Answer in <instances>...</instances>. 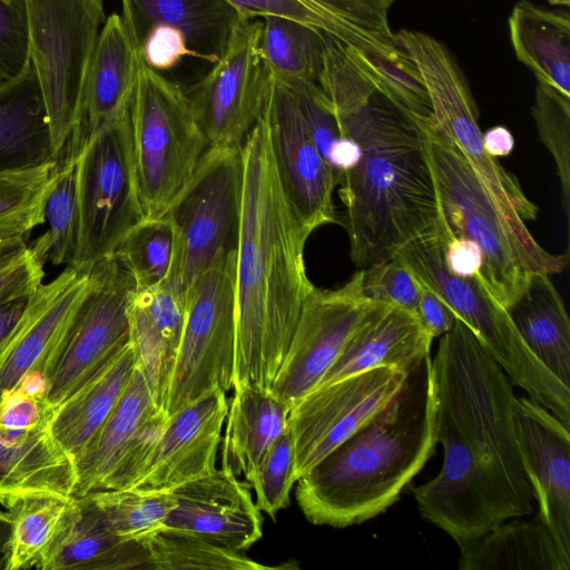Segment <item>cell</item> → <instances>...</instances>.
Returning a JSON list of instances; mask_svg holds the SVG:
<instances>
[{"instance_id": "1", "label": "cell", "mask_w": 570, "mask_h": 570, "mask_svg": "<svg viewBox=\"0 0 570 570\" xmlns=\"http://www.w3.org/2000/svg\"><path fill=\"white\" fill-rule=\"evenodd\" d=\"M439 473L413 489L421 517L463 548L533 513L513 422L515 394L500 364L460 318L431 362Z\"/></svg>"}, {"instance_id": "2", "label": "cell", "mask_w": 570, "mask_h": 570, "mask_svg": "<svg viewBox=\"0 0 570 570\" xmlns=\"http://www.w3.org/2000/svg\"><path fill=\"white\" fill-rule=\"evenodd\" d=\"M243 153L245 181L235 264L234 386L253 384L271 390L303 305L315 287L304 258L311 234L279 184L263 117L245 138Z\"/></svg>"}, {"instance_id": "3", "label": "cell", "mask_w": 570, "mask_h": 570, "mask_svg": "<svg viewBox=\"0 0 570 570\" xmlns=\"http://www.w3.org/2000/svg\"><path fill=\"white\" fill-rule=\"evenodd\" d=\"M361 156L340 183L350 257L358 269L392 259L443 217L419 118L375 91L336 117Z\"/></svg>"}, {"instance_id": "4", "label": "cell", "mask_w": 570, "mask_h": 570, "mask_svg": "<svg viewBox=\"0 0 570 570\" xmlns=\"http://www.w3.org/2000/svg\"><path fill=\"white\" fill-rule=\"evenodd\" d=\"M428 355L392 401L297 481L296 502L315 525L346 528L385 512L434 452L435 402Z\"/></svg>"}, {"instance_id": "5", "label": "cell", "mask_w": 570, "mask_h": 570, "mask_svg": "<svg viewBox=\"0 0 570 570\" xmlns=\"http://www.w3.org/2000/svg\"><path fill=\"white\" fill-rule=\"evenodd\" d=\"M417 118L443 216L454 237L479 248V279L488 292L508 308L523 293L533 274L562 272L568 255L542 256L529 249L455 141L433 117Z\"/></svg>"}, {"instance_id": "6", "label": "cell", "mask_w": 570, "mask_h": 570, "mask_svg": "<svg viewBox=\"0 0 570 570\" xmlns=\"http://www.w3.org/2000/svg\"><path fill=\"white\" fill-rule=\"evenodd\" d=\"M451 236L443 216L433 232L410 242L394 257L473 331L512 384L570 428V386L530 351L507 308L478 278L458 276L448 269L444 249Z\"/></svg>"}, {"instance_id": "7", "label": "cell", "mask_w": 570, "mask_h": 570, "mask_svg": "<svg viewBox=\"0 0 570 570\" xmlns=\"http://www.w3.org/2000/svg\"><path fill=\"white\" fill-rule=\"evenodd\" d=\"M129 119L144 213L160 217L210 145L185 90L139 56Z\"/></svg>"}, {"instance_id": "8", "label": "cell", "mask_w": 570, "mask_h": 570, "mask_svg": "<svg viewBox=\"0 0 570 570\" xmlns=\"http://www.w3.org/2000/svg\"><path fill=\"white\" fill-rule=\"evenodd\" d=\"M28 52L42 94L53 150L79 124L90 60L107 19L105 0H23Z\"/></svg>"}, {"instance_id": "9", "label": "cell", "mask_w": 570, "mask_h": 570, "mask_svg": "<svg viewBox=\"0 0 570 570\" xmlns=\"http://www.w3.org/2000/svg\"><path fill=\"white\" fill-rule=\"evenodd\" d=\"M395 39L422 76L432 117L462 150L510 227L533 253L550 255L525 225L537 218L538 207L525 196L518 179L484 149L478 108L454 56L444 43L422 31L401 29Z\"/></svg>"}, {"instance_id": "10", "label": "cell", "mask_w": 570, "mask_h": 570, "mask_svg": "<svg viewBox=\"0 0 570 570\" xmlns=\"http://www.w3.org/2000/svg\"><path fill=\"white\" fill-rule=\"evenodd\" d=\"M78 242L70 266L89 271L111 257L142 222L129 111L102 126L76 158Z\"/></svg>"}, {"instance_id": "11", "label": "cell", "mask_w": 570, "mask_h": 570, "mask_svg": "<svg viewBox=\"0 0 570 570\" xmlns=\"http://www.w3.org/2000/svg\"><path fill=\"white\" fill-rule=\"evenodd\" d=\"M245 181L243 145L209 146L164 214L177 237L175 277L189 286L237 249Z\"/></svg>"}, {"instance_id": "12", "label": "cell", "mask_w": 570, "mask_h": 570, "mask_svg": "<svg viewBox=\"0 0 570 570\" xmlns=\"http://www.w3.org/2000/svg\"><path fill=\"white\" fill-rule=\"evenodd\" d=\"M235 264L236 250L220 255L187 291L186 322L165 401L168 415L214 387H234Z\"/></svg>"}, {"instance_id": "13", "label": "cell", "mask_w": 570, "mask_h": 570, "mask_svg": "<svg viewBox=\"0 0 570 570\" xmlns=\"http://www.w3.org/2000/svg\"><path fill=\"white\" fill-rule=\"evenodd\" d=\"M137 285L114 256L89 271L86 294L49 363L46 400L56 410L129 342V304Z\"/></svg>"}, {"instance_id": "14", "label": "cell", "mask_w": 570, "mask_h": 570, "mask_svg": "<svg viewBox=\"0 0 570 570\" xmlns=\"http://www.w3.org/2000/svg\"><path fill=\"white\" fill-rule=\"evenodd\" d=\"M262 26L240 17L220 59L185 90L210 146L243 145L264 112L272 77L259 52Z\"/></svg>"}, {"instance_id": "15", "label": "cell", "mask_w": 570, "mask_h": 570, "mask_svg": "<svg viewBox=\"0 0 570 570\" xmlns=\"http://www.w3.org/2000/svg\"><path fill=\"white\" fill-rule=\"evenodd\" d=\"M358 269L335 289L314 287L299 314L272 393L291 409L317 387L352 335L371 317L380 302L362 289Z\"/></svg>"}, {"instance_id": "16", "label": "cell", "mask_w": 570, "mask_h": 570, "mask_svg": "<svg viewBox=\"0 0 570 570\" xmlns=\"http://www.w3.org/2000/svg\"><path fill=\"white\" fill-rule=\"evenodd\" d=\"M407 372L381 366L320 386L289 411L294 480L385 407L402 389Z\"/></svg>"}, {"instance_id": "17", "label": "cell", "mask_w": 570, "mask_h": 570, "mask_svg": "<svg viewBox=\"0 0 570 570\" xmlns=\"http://www.w3.org/2000/svg\"><path fill=\"white\" fill-rule=\"evenodd\" d=\"M121 6L138 56L158 72L185 57L216 63L240 18L227 0H121Z\"/></svg>"}, {"instance_id": "18", "label": "cell", "mask_w": 570, "mask_h": 570, "mask_svg": "<svg viewBox=\"0 0 570 570\" xmlns=\"http://www.w3.org/2000/svg\"><path fill=\"white\" fill-rule=\"evenodd\" d=\"M138 365L112 411L75 460L73 497L130 487L168 421Z\"/></svg>"}, {"instance_id": "19", "label": "cell", "mask_w": 570, "mask_h": 570, "mask_svg": "<svg viewBox=\"0 0 570 570\" xmlns=\"http://www.w3.org/2000/svg\"><path fill=\"white\" fill-rule=\"evenodd\" d=\"M262 117L279 184L302 225L312 234L338 223L333 200L338 180L314 144L293 95L274 77Z\"/></svg>"}, {"instance_id": "20", "label": "cell", "mask_w": 570, "mask_h": 570, "mask_svg": "<svg viewBox=\"0 0 570 570\" xmlns=\"http://www.w3.org/2000/svg\"><path fill=\"white\" fill-rule=\"evenodd\" d=\"M89 271L68 266L31 293L23 315L0 350V402L28 381L40 383L46 392L45 372L86 294Z\"/></svg>"}, {"instance_id": "21", "label": "cell", "mask_w": 570, "mask_h": 570, "mask_svg": "<svg viewBox=\"0 0 570 570\" xmlns=\"http://www.w3.org/2000/svg\"><path fill=\"white\" fill-rule=\"evenodd\" d=\"M513 422L519 449L538 503L537 515L570 561V433L549 410L517 396Z\"/></svg>"}, {"instance_id": "22", "label": "cell", "mask_w": 570, "mask_h": 570, "mask_svg": "<svg viewBox=\"0 0 570 570\" xmlns=\"http://www.w3.org/2000/svg\"><path fill=\"white\" fill-rule=\"evenodd\" d=\"M227 411L226 391L217 386L170 414L142 471L128 488L171 491L212 473Z\"/></svg>"}, {"instance_id": "23", "label": "cell", "mask_w": 570, "mask_h": 570, "mask_svg": "<svg viewBox=\"0 0 570 570\" xmlns=\"http://www.w3.org/2000/svg\"><path fill=\"white\" fill-rule=\"evenodd\" d=\"M175 507L165 528L188 531L243 552L263 535V519L248 482L222 462L212 473L171 490Z\"/></svg>"}, {"instance_id": "24", "label": "cell", "mask_w": 570, "mask_h": 570, "mask_svg": "<svg viewBox=\"0 0 570 570\" xmlns=\"http://www.w3.org/2000/svg\"><path fill=\"white\" fill-rule=\"evenodd\" d=\"M138 73V53L121 16L107 17L86 78L81 116L59 158L75 159L105 125L130 108Z\"/></svg>"}, {"instance_id": "25", "label": "cell", "mask_w": 570, "mask_h": 570, "mask_svg": "<svg viewBox=\"0 0 570 570\" xmlns=\"http://www.w3.org/2000/svg\"><path fill=\"white\" fill-rule=\"evenodd\" d=\"M187 314V294L171 276L137 288L129 304L130 342L156 401L165 407Z\"/></svg>"}, {"instance_id": "26", "label": "cell", "mask_w": 570, "mask_h": 570, "mask_svg": "<svg viewBox=\"0 0 570 570\" xmlns=\"http://www.w3.org/2000/svg\"><path fill=\"white\" fill-rule=\"evenodd\" d=\"M432 341L416 313L380 302L371 317L347 341L317 387L381 366L409 372L430 355Z\"/></svg>"}, {"instance_id": "27", "label": "cell", "mask_w": 570, "mask_h": 570, "mask_svg": "<svg viewBox=\"0 0 570 570\" xmlns=\"http://www.w3.org/2000/svg\"><path fill=\"white\" fill-rule=\"evenodd\" d=\"M49 426L24 435L0 433V503L7 509L29 497L72 495L75 462Z\"/></svg>"}, {"instance_id": "28", "label": "cell", "mask_w": 570, "mask_h": 570, "mask_svg": "<svg viewBox=\"0 0 570 570\" xmlns=\"http://www.w3.org/2000/svg\"><path fill=\"white\" fill-rule=\"evenodd\" d=\"M56 160L42 94L29 61L14 77L0 80V173Z\"/></svg>"}, {"instance_id": "29", "label": "cell", "mask_w": 570, "mask_h": 570, "mask_svg": "<svg viewBox=\"0 0 570 570\" xmlns=\"http://www.w3.org/2000/svg\"><path fill=\"white\" fill-rule=\"evenodd\" d=\"M233 390L225 420L222 462L248 482L272 444L287 429L291 407L268 389L239 384Z\"/></svg>"}, {"instance_id": "30", "label": "cell", "mask_w": 570, "mask_h": 570, "mask_svg": "<svg viewBox=\"0 0 570 570\" xmlns=\"http://www.w3.org/2000/svg\"><path fill=\"white\" fill-rule=\"evenodd\" d=\"M136 365V353L129 342L107 365L55 410L50 431L73 462L112 411Z\"/></svg>"}, {"instance_id": "31", "label": "cell", "mask_w": 570, "mask_h": 570, "mask_svg": "<svg viewBox=\"0 0 570 570\" xmlns=\"http://www.w3.org/2000/svg\"><path fill=\"white\" fill-rule=\"evenodd\" d=\"M8 510L12 523L2 568L46 570L78 519L80 502L73 495H36Z\"/></svg>"}, {"instance_id": "32", "label": "cell", "mask_w": 570, "mask_h": 570, "mask_svg": "<svg viewBox=\"0 0 570 570\" xmlns=\"http://www.w3.org/2000/svg\"><path fill=\"white\" fill-rule=\"evenodd\" d=\"M508 24L518 60L538 80L570 97L569 13L520 0L514 4Z\"/></svg>"}, {"instance_id": "33", "label": "cell", "mask_w": 570, "mask_h": 570, "mask_svg": "<svg viewBox=\"0 0 570 570\" xmlns=\"http://www.w3.org/2000/svg\"><path fill=\"white\" fill-rule=\"evenodd\" d=\"M460 550V570L570 569V561L538 515L504 521Z\"/></svg>"}, {"instance_id": "34", "label": "cell", "mask_w": 570, "mask_h": 570, "mask_svg": "<svg viewBox=\"0 0 570 570\" xmlns=\"http://www.w3.org/2000/svg\"><path fill=\"white\" fill-rule=\"evenodd\" d=\"M507 311L530 351L570 386V321L550 275L533 274Z\"/></svg>"}, {"instance_id": "35", "label": "cell", "mask_w": 570, "mask_h": 570, "mask_svg": "<svg viewBox=\"0 0 570 570\" xmlns=\"http://www.w3.org/2000/svg\"><path fill=\"white\" fill-rule=\"evenodd\" d=\"M77 498L78 519L46 570L149 569L145 542L117 535L86 495Z\"/></svg>"}, {"instance_id": "36", "label": "cell", "mask_w": 570, "mask_h": 570, "mask_svg": "<svg viewBox=\"0 0 570 570\" xmlns=\"http://www.w3.org/2000/svg\"><path fill=\"white\" fill-rule=\"evenodd\" d=\"M261 56L281 81L316 82L323 61L324 32L279 17L262 19Z\"/></svg>"}, {"instance_id": "37", "label": "cell", "mask_w": 570, "mask_h": 570, "mask_svg": "<svg viewBox=\"0 0 570 570\" xmlns=\"http://www.w3.org/2000/svg\"><path fill=\"white\" fill-rule=\"evenodd\" d=\"M149 556V569L265 570L264 566L243 552L232 550L188 531L161 528L144 541Z\"/></svg>"}, {"instance_id": "38", "label": "cell", "mask_w": 570, "mask_h": 570, "mask_svg": "<svg viewBox=\"0 0 570 570\" xmlns=\"http://www.w3.org/2000/svg\"><path fill=\"white\" fill-rule=\"evenodd\" d=\"M86 497L114 533L142 542L164 528L175 507L171 491L124 488L94 491Z\"/></svg>"}, {"instance_id": "39", "label": "cell", "mask_w": 570, "mask_h": 570, "mask_svg": "<svg viewBox=\"0 0 570 570\" xmlns=\"http://www.w3.org/2000/svg\"><path fill=\"white\" fill-rule=\"evenodd\" d=\"M45 218L49 228L30 247L45 264L73 262L78 242L77 161L57 159L53 181L45 203Z\"/></svg>"}, {"instance_id": "40", "label": "cell", "mask_w": 570, "mask_h": 570, "mask_svg": "<svg viewBox=\"0 0 570 570\" xmlns=\"http://www.w3.org/2000/svg\"><path fill=\"white\" fill-rule=\"evenodd\" d=\"M345 46L377 91L416 117L433 116L422 76L413 59L399 43L397 48L389 52Z\"/></svg>"}, {"instance_id": "41", "label": "cell", "mask_w": 570, "mask_h": 570, "mask_svg": "<svg viewBox=\"0 0 570 570\" xmlns=\"http://www.w3.org/2000/svg\"><path fill=\"white\" fill-rule=\"evenodd\" d=\"M56 161L0 173V244L24 236L46 222L45 203Z\"/></svg>"}, {"instance_id": "42", "label": "cell", "mask_w": 570, "mask_h": 570, "mask_svg": "<svg viewBox=\"0 0 570 570\" xmlns=\"http://www.w3.org/2000/svg\"><path fill=\"white\" fill-rule=\"evenodd\" d=\"M176 254L175 228L163 215L135 226L112 256L130 273L137 288H145L175 277Z\"/></svg>"}, {"instance_id": "43", "label": "cell", "mask_w": 570, "mask_h": 570, "mask_svg": "<svg viewBox=\"0 0 570 570\" xmlns=\"http://www.w3.org/2000/svg\"><path fill=\"white\" fill-rule=\"evenodd\" d=\"M333 28L345 45L389 52L397 48L389 22L396 0H304Z\"/></svg>"}, {"instance_id": "44", "label": "cell", "mask_w": 570, "mask_h": 570, "mask_svg": "<svg viewBox=\"0 0 570 570\" xmlns=\"http://www.w3.org/2000/svg\"><path fill=\"white\" fill-rule=\"evenodd\" d=\"M316 83L336 117L360 110L376 91L345 43L325 32L322 68Z\"/></svg>"}, {"instance_id": "45", "label": "cell", "mask_w": 570, "mask_h": 570, "mask_svg": "<svg viewBox=\"0 0 570 570\" xmlns=\"http://www.w3.org/2000/svg\"><path fill=\"white\" fill-rule=\"evenodd\" d=\"M532 117L539 139L552 156L561 183L563 209L570 217V97L537 79Z\"/></svg>"}, {"instance_id": "46", "label": "cell", "mask_w": 570, "mask_h": 570, "mask_svg": "<svg viewBox=\"0 0 570 570\" xmlns=\"http://www.w3.org/2000/svg\"><path fill=\"white\" fill-rule=\"evenodd\" d=\"M294 460V442L287 426L248 481L254 489L257 508L271 517L289 503V493L295 483Z\"/></svg>"}, {"instance_id": "47", "label": "cell", "mask_w": 570, "mask_h": 570, "mask_svg": "<svg viewBox=\"0 0 570 570\" xmlns=\"http://www.w3.org/2000/svg\"><path fill=\"white\" fill-rule=\"evenodd\" d=\"M278 81L293 95L314 144L331 168L333 153L343 135L328 100L316 82Z\"/></svg>"}, {"instance_id": "48", "label": "cell", "mask_w": 570, "mask_h": 570, "mask_svg": "<svg viewBox=\"0 0 570 570\" xmlns=\"http://www.w3.org/2000/svg\"><path fill=\"white\" fill-rule=\"evenodd\" d=\"M364 295L417 314L419 287L414 274L397 258L363 268Z\"/></svg>"}, {"instance_id": "49", "label": "cell", "mask_w": 570, "mask_h": 570, "mask_svg": "<svg viewBox=\"0 0 570 570\" xmlns=\"http://www.w3.org/2000/svg\"><path fill=\"white\" fill-rule=\"evenodd\" d=\"M30 61L23 0H0V80L18 75Z\"/></svg>"}, {"instance_id": "50", "label": "cell", "mask_w": 570, "mask_h": 570, "mask_svg": "<svg viewBox=\"0 0 570 570\" xmlns=\"http://www.w3.org/2000/svg\"><path fill=\"white\" fill-rule=\"evenodd\" d=\"M55 410L45 395L17 389L0 402V433L24 435L50 425Z\"/></svg>"}, {"instance_id": "51", "label": "cell", "mask_w": 570, "mask_h": 570, "mask_svg": "<svg viewBox=\"0 0 570 570\" xmlns=\"http://www.w3.org/2000/svg\"><path fill=\"white\" fill-rule=\"evenodd\" d=\"M43 276V263L28 246L1 257L0 299L31 294Z\"/></svg>"}, {"instance_id": "52", "label": "cell", "mask_w": 570, "mask_h": 570, "mask_svg": "<svg viewBox=\"0 0 570 570\" xmlns=\"http://www.w3.org/2000/svg\"><path fill=\"white\" fill-rule=\"evenodd\" d=\"M244 18L279 17L334 36L328 21L304 0H227Z\"/></svg>"}, {"instance_id": "53", "label": "cell", "mask_w": 570, "mask_h": 570, "mask_svg": "<svg viewBox=\"0 0 570 570\" xmlns=\"http://www.w3.org/2000/svg\"><path fill=\"white\" fill-rule=\"evenodd\" d=\"M417 287V315L432 338H440L453 328L458 316L442 298L419 279Z\"/></svg>"}, {"instance_id": "54", "label": "cell", "mask_w": 570, "mask_h": 570, "mask_svg": "<svg viewBox=\"0 0 570 570\" xmlns=\"http://www.w3.org/2000/svg\"><path fill=\"white\" fill-rule=\"evenodd\" d=\"M444 259L448 269L452 274L479 279L481 254L471 242L454 237L452 234L445 244Z\"/></svg>"}, {"instance_id": "55", "label": "cell", "mask_w": 570, "mask_h": 570, "mask_svg": "<svg viewBox=\"0 0 570 570\" xmlns=\"http://www.w3.org/2000/svg\"><path fill=\"white\" fill-rule=\"evenodd\" d=\"M30 295L0 299V350L23 315Z\"/></svg>"}, {"instance_id": "56", "label": "cell", "mask_w": 570, "mask_h": 570, "mask_svg": "<svg viewBox=\"0 0 570 570\" xmlns=\"http://www.w3.org/2000/svg\"><path fill=\"white\" fill-rule=\"evenodd\" d=\"M485 151L492 157H504L511 154L514 138L504 126H494L482 135Z\"/></svg>"}, {"instance_id": "57", "label": "cell", "mask_w": 570, "mask_h": 570, "mask_svg": "<svg viewBox=\"0 0 570 570\" xmlns=\"http://www.w3.org/2000/svg\"><path fill=\"white\" fill-rule=\"evenodd\" d=\"M11 523H12V520H11V514H10L9 510L4 511V510L0 509V557L1 558L3 557V554L6 552L7 542H8L10 530H11Z\"/></svg>"}, {"instance_id": "58", "label": "cell", "mask_w": 570, "mask_h": 570, "mask_svg": "<svg viewBox=\"0 0 570 570\" xmlns=\"http://www.w3.org/2000/svg\"><path fill=\"white\" fill-rule=\"evenodd\" d=\"M27 247L24 239H16L0 244V258Z\"/></svg>"}, {"instance_id": "59", "label": "cell", "mask_w": 570, "mask_h": 570, "mask_svg": "<svg viewBox=\"0 0 570 570\" xmlns=\"http://www.w3.org/2000/svg\"><path fill=\"white\" fill-rule=\"evenodd\" d=\"M548 2L552 6L568 7L570 4V0H548Z\"/></svg>"}]
</instances>
